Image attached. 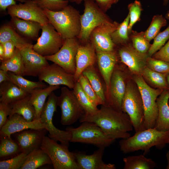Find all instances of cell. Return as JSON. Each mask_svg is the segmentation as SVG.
<instances>
[{
    "instance_id": "24",
    "label": "cell",
    "mask_w": 169,
    "mask_h": 169,
    "mask_svg": "<svg viewBox=\"0 0 169 169\" xmlns=\"http://www.w3.org/2000/svg\"><path fill=\"white\" fill-rule=\"evenodd\" d=\"M10 23L21 36L30 40H37L42 25L35 21L11 17Z\"/></svg>"
},
{
    "instance_id": "46",
    "label": "cell",
    "mask_w": 169,
    "mask_h": 169,
    "mask_svg": "<svg viewBox=\"0 0 169 169\" xmlns=\"http://www.w3.org/2000/svg\"><path fill=\"white\" fill-rule=\"evenodd\" d=\"M146 66L151 69L160 73L169 74V62L149 57Z\"/></svg>"
},
{
    "instance_id": "11",
    "label": "cell",
    "mask_w": 169,
    "mask_h": 169,
    "mask_svg": "<svg viewBox=\"0 0 169 169\" xmlns=\"http://www.w3.org/2000/svg\"><path fill=\"white\" fill-rule=\"evenodd\" d=\"M42 33L33 45V49L44 56L56 53L63 44L65 40L49 23L42 25Z\"/></svg>"
},
{
    "instance_id": "59",
    "label": "cell",
    "mask_w": 169,
    "mask_h": 169,
    "mask_svg": "<svg viewBox=\"0 0 169 169\" xmlns=\"http://www.w3.org/2000/svg\"><path fill=\"white\" fill-rule=\"evenodd\" d=\"M167 80L168 83V86L169 87V74H168V75L167 76Z\"/></svg>"
},
{
    "instance_id": "54",
    "label": "cell",
    "mask_w": 169,
    "mask_h": 169,
    "mask_svg": "<svg viewBox=\"0 0 169 169\" xmlns=\"http://www.w3.org/2000/svg\"><path fill=\"white\" fill-rule=\"evenodd\" d=\"M166 156L167 161V165L166 168V169H169V151H168L166 153Z\"/></svg>"
},
{
    "instance_id": "41",
    "label": "cell",
    "mask_w": 169,
    "mask_h": 169,
    "mask_svg": "<svg viewBox=\"0 0 169 169\" xmlns=\"http://www.w3.org/2000/svg\"><path fill=\"white\" fill-rule=\"evenodd\" d=\"M83 90L92 103L96 106L103 105L101 100L97 95L86 78L82 74L77 81Z\"/></svg>"
},
{
    "instance_id": "27",
    "label": "cell",
    "mask_w": 169,
    "mask_h": 169,
    "mask_svg": "<svg viewBox=\"0 0 169 169\" xmlns=\"http://www.w3.org/2000/svg\"><path fill=\"white\" fill-rule=\"evenodd\" d=\"M59 88L60 85H49L44 88L34 90L30 93V102L34 106L35 111L34 120L40 119L41 112L47 98L53 92Z\"/></svg>"
},
{
    "instance_id": "43",
    "label": "cell",
    "mask_w": 169,
    "mask_h": 169,
    "mask_svg": "<svg viewBox=\"0 0 169 169\" xmlns=\"http://www.w3.org/2000/svg\"><path fill=\"white\" fill-rule=\"evenodd\" d=\"M27 155L22 152L12 158L0 161V169H20L24 164Z\"/></svg>"
},
{
    "instance_id": "33",
    "label": "cell",
    "mask_w": 169,
    "mask_h": 169,
    "mask_svg": "<svg viewBox=\"0 0 169 169\" xmlns=\"http://www.w3.org/2000/svg\"><path fill=\"white\" fill-rule=\"evenodd\" d=\"M0 137L1 161L12 158L22 152L18 143L11 137L2 135Z\"/></svg>"
},
{
    "instance_id": "30",
    "label": "cell",
    "mask_w": 169,
    "mask_h": 169,
    "mask_svg": "<svg viewBox=\"0 0 169 169\" xmlns=\"http://www.w3.org/2000/svg\"><path fill=\"white\" fill-rule=\"evenodd\" d=\"M82 74L88 79L97 95L103 103V105H106V93L102 81L94 65L87 67L84 70Z\"/></svg>"
},
{
    "instance_id": "51",
    "label": "cell",
    "mask_w": 169,
    "mask_h": 169,
    "mask_svg": "<svg viewBox=\"0 0 169 169\" xmlns=\"http://www.w3.org/2000/svg\"><path fill=\"white\" fill-rule=\"evenodd\" d=\"M16 4L15 0H0V10L5 11L9 7Z\"/></svg>"
},
{
    "instance_id": "2",
    "label": "cell",
    "mask_w": 169,
    "mask_h": 169,
    "mask_svg": "<svg viewBox=\"0 0 169 169\" xmlns=\"http://www.w3.org/2000/svg\"><path fill=\"white\" fill-rule=\"evenodd\" d=\"M135 132L133 136L122 139L119 141L120 149L123 153L141 150L145 155L152 147L161 149L169 142V131H161L153 128Z\"/></svg>"
},
{
    "instance_id": "60",
    "label": "cell",
    "mask_w": 169,
    "mask_h": 169,
    "mask_svg": "<svg viewBox=\"0 0 169 169\" xmlns=\"http://www.w3.org/2000/svg\"><path fill=\"white\" fill-rule=\"evenodd\" d=\"M168 144L169 145V143H168Z\"/></svg>"
},
{
    "instance_id": "12",
    "label": "cell",
    "mask_w": 169,
    "mask_h": 169,
    "mask_svg": "<svg viewBox=\"0 0 169 169\" xmlns=\"http://www.w3.org/2000/svg\"><path fill=\"white\" fill-rule=\"evenodd\" d=\"M80 44L77 38L67 39L56 53L45 57L48 60L58 64L68 73L74 74L76 70V56Z\"/></svg>"
},
{
    "instance_id": "15",
    "label": "cell",
    "mask_w": 169,
    "mask_h": 169,
    "mask_svg": "<svg viewBox=\"0 0 169 169\" xmlns=\"http://www.w3.org/2000/svg\"><path fill=\"white\" fill-rule=\"evenodd\" d=\"M118 53L121 62L127 65L130 70L136 75H141L145 68L149 57L148 54L140 53L133 46L131 41L120 46Z\"/></svg>"
},
{
    "instance_id": "25",
    "label": "cell",
    "mask_w": 169,
    "mask_h": 169,
    "mask_svg": "<svg viewBox=\"0 0 169 169\" xmlns=\"http://www.w3.org/2000/svg\"><path fill=\"white\" fill-rule=\"evenodd\" d=\"M169 92L164 90L156 100L158 112L154 126L161 131H169Z\"/></svg>"
},
{
    "instance_id": "52",
    "label": "cell",
    "mask_w": 169,
    "mask_h": 169,
    "mask_svg": "<svg viewBox=\"0 0 169 169\" xmlns=\"http://www.w3.org/2000/svg\"><path fill=\"white\" fill-rule=\"evenodd\" d=\"M10 80L8 71L0 69V84Z\"/></svg>"
},
{
    "instance_id": "3",
    "label": "cell",
    "mask_w": 169,
    "mask_h": 169,
    "mask_svg": "<svg viewBox=\"0 0 169 169\" xmlns=\"http://www.w3.org/2000/svg\"><path fill=\"white\" fill-rule=\"evenodd\" d=\"M44 11L49 23L64 39L77 37L81 29L79 11L69 5L59 11Z\"/></svg>"
},
{
    "instance_id": "6",
    "label": "cell",
    "mask_w": 169,
    "mask_h": 169,
    "mask_svg": "<svg viewBox=\"0 0 169 169\" xmlns=\"http://www.w3.org/2000/svg\"><path fill=\"white\" fill-rule=\"evenodd\" d=\"M84 9L80 16L81 29L77 38L80 44L89 41L91 33L100 24L113 21L98 6L94 0H84Z\"/></svg>"
},
{
    "instance_id": "17",
    "label": "cell",
    "mask_w": 169,
    "mask_h": 169,
    "mask_svg": "<svg viewBox=\"0 0 169 169\" xmlns=\"http://www.w3.org/2000/svg\"><path fill=\"white\" fill-rule=\"evenodd\" d=\"M39 81L50 85H64L73 89L76 82L74 75L68 73L58 64L53 63L43 69L38 76Z\"/></svg>"
},
{
    "instance_id": "21",
    "label": "cell",
    "mask_w": 169,
    "mask_h": 169,
    "mask_svg": "<svg viewBox=\"0 0 169 169\" xmlns=\"http://www.w3.org/2000/svg\"><path fill=\"white\" fill-rule=\"evenodd\" d=\"M44 128L40 119L28 121L21 115L15 114L8 117L6 123L0 129V135L11 137L12 134L25 130Z\"/></svg>"
},
{
    "instance_id": "50",
    "label": "cell",
    "mask_w": 169,
    "mask_h": 169,
    "mask_svg": "<svg viewBox=\"0 0 169 169\" xmlns=\"http://www.w3.org/2000/svg\"><path fill=\"white\" fill-rule=\"evenodd\" d=\"M100 8L106 13L114 4L119 0H94Z\"/></svg>"
},
{
    "instance_id": "23",
    "label": "cell",
    "mask_w": 169,
    "mask_h": 169,
    "mask_svg": "<svg viewBox=\"0 0 169 169\" xmlns=\"http://www.w3.org/2000/svg\"><path fill=\"white\" fill-rule=\"evenodd\" d=\"M97 62L100 74L109 92L110 79L117 62L118 57L115 50L110 52H96Z\"/></svg>"
},
{
    "instance_id": "1",
    "label": "cell",
    "mask_w": 169,
    "mask_h": 169,
    "mask_svg": "<svg viewBox=\"0 0 169 169\" xmlns=\"http://www.w3.org/2000/svg\"><path fill=\"white\" fill-rule=\"evenodd\" d=\"M82 123H94L106 134L117 139H126L131 136L129 132L133 127L128 115L117 111L107 105H102L100 109L91 114H84L80 119Z\"/></svg>"
},
{
    "instance_id": "53",
    "label": "cell",
    "mask_w": 169,
    "mask_h": 169,
    "mask_svg": "<svg viewBox=\"0 0 169 169\" xmlns=\"http://www.w3.org/2000/svg\"><path fill=\"white\" fill-rule=\"evenodd\" d=\"M4 55V50L2 44L0 43V59L1 62L3 60Z\"/></svg>"
},
{
    "instance_id": "56",
    "label": "cell",
    "mask_w": 169,
    "mask_h": 169,
    "mask_svg": "<svg viewBox=\"0 0 169 169\" xmlns=\"http://www.w3.org/2000/svg\"><path fill=\"white\" fill-rule=\"evenodd\" d=\"M165 18L168 20H169V10L166 13L165 16Z\"/></svg>"
},
{
    "instance_id": "48",
    "label": "cell",
    "mask_w": 169,
    "mask_h": 169,
    "mask_svg": "<svg viewBox=\"0 0 169 169\" xmlns=\"http://www.w3.org/2000/svg\"><path fill=\"white\" fill-rule=\"evenodd\" d=\"M154 58L169 62V39L157 52L153 55Z\"/></svg>"
},
{
    "instance_id": "19",
    "label": "cell",
    "mask_w": 169,
    "mask_h": 169,
    "mask_svg": "<svg viewBox=\"0 0 169 169\" xmlns=\"http://www.w3.org/2000/svg\"><path fill=\"white\" fill-rule=\"evenodd\" d=\"M48 131L41 129H28L16 133V141L22 152L27 155L34 150L40 148Z\"/></svg>"
},
{
    "instance_id": "38",
    "label": "cell",
    "mask_w": 169,
    "mask_h": 169,
    "mask_svg": "<svg viewBox=\"0 0 169 169\" xmlns=\"http://www.w3.org/2000/svg\"><path fill=\"white\" fill-rule=\"evenodd\" d=\"M141 75L144 79L158 88L167 90V84L166 74L155 72L146 67L143 70Z\"/></svg>"
},
{
    "instance_id": "45",
    "label": "cell",
    "mask_w": 169,
    "mask_h": 169,
    "mask_svg": "<svg viewBox=\"0 0 169 169\" xmlns=\"http://www.w3.org/2000/svg\"><path fill=\"white\" fill-rule=\"evenodd\" d=\"M43 9L54 11L61 10L68 4V0H32Z\"/></svg>"
},
{
    "instance_id": "18",
    "label": "cell",
    "mask_w": 169,
    "mask_h": 169,
    "mask_svg": "<svg viewBox=\"0 0 169 169\" xmlns=\"http://www.w3.org/2000/svg\"><path fill=\"white\" fill-rule=\"evenodd\" d=\"M126 88L123 73L119 70H114L110 79V92L106 98V105L117 111H122V104Z\"/></svg>"
},
{
    "instance_id": "35",
    "label": "cell",
    "mask_w": 169,
    "mask_h": 169,
    "mask_svg": "<svg viewBox=\"0 0 169 169\" xmlns=\"http://www.w3.org/2000/svg\"><path fill=\"white\" fill-rule=\"evenodd\" d=\"M130 17L129 13L124 21L111 34V37L114 44L116 46L125 45L131 42L128 27Z\"/></svg>"
},
{
    "instance_id": "42",
    "label": "cell",
    "mask_w": 169,
    "mask_h": 169,
    "mask_svg": "<svg viewBox=\"0 0 169 169\" xmlns=\"http://www.w3.org/2000/svg\"><path fill=\"white\" fill-rule=\"evenodd\" d=\"M128 8L130 17L128 30L130 34L132 30L133 25L140 20L142 9L140 2L137 0L130 3L128 5Z\"/></svg>"
},
{
    "instance_id": "34",
    "label": "cell",
    "mask_w": 169,
    "mask_h": 169,
    "mask_svg": "<svg viewBox=\"0 0 169 169\" xmlns=\"http://www.w3.org/2000/svg\"><path fill=\"white\" fill-rule=\"evenodd\" d=\"M0 69L23 76L24 68L22 56L19 49L16 48L12 57L1 62Z\"/></svg>"
},
{
    "instance_id": "10",
    "label": "cell",
    "mask_w": 169,
    "mask_h": 169,
    "mask_svg": "<svg viewBox=\"0 0 169 169\" xmlns=\"http://www.w3.org/2000/svg\"><path fill=\"white\" fill-rule=\"evenodd\" d=\"M58 106L61 111V124L70 125L79 120L84 111L78 101L73 91L66 87L61 88L58 97Z\"/></svg>"
},
{
    "instance_id": "16",
    "label": "cell",
    "mask_w": 169,
    "mask_h": 169,
    "mask_svg": "<svg viewBox=\"0 0 169 169\" xmlns=\"http://www.w3.org/2000/svg\"><path fill=\"white\" fill-rule=\"evenodd\" d=\"M32 43L19 49L24 68L23 76H37L49 64L45 57L36 52Z\"/></svg>"
},
{
    "instance_id": "37",
    "label": "cell",
    "mask_w": 169,
    "mask_h": 169,
    "mask_svg": "<svg viewBox=\"0 0 169 169\" xmlns=\"http://www.w3.org/2000/svg\"><path fill=\"white\" fill-rule=\"evenodd\" d=\"M73 90L78 101L84 110L85 114H92L98 109L84 93L78 81L76 82Z\"/></svg>"
},
{
    "instance_id": "49",
    "label": "cell",
    "mask_w": 169,
    "mask_h": 169,
    "mask_svg": "<svg viewBox=\"0 0 169 169\" xmlns=\"http://www.w3.org/2000/svg\"><path fill=\"white\" fill-rule=\"evenodd\" d=\"M1 44L3 46L4 50V55L3 61H4L9 59L13 56L14 54L16 47L14 43L11 41H7Z\"/></svg>"
},
{
    "instance_id": "32",
    "label": "cell",
    "mask_w": 169,
    "mask_h": 169,
    "mask_svg": "<svg viewBox=\"0 0 169 169\" xmlns=\"http://www.w3.org/2000/svg\"><path fill=\"white\" fill-rule=\"evenodd\" d=\"M124 169H153L156 163L145 155H139L128 156L123 159Z\"/></svg>"
},
{
    "instance_id": "14",
    "label": "cell",
    "mask_w": 169,
    "mask_h": 169,
    "mask_svg": "<svg viewBox=\"0 0 169 169\" xmlns=\"http://www.w3.org/2000/svg\"><path fill=\"white\" fill-rule=\"evenodd\" d=\"M7 9V13L11 17L36 22L41 25L49 23L44 10L32 0L11 6Z\"/></svg>"
},
{
    "instance_id": "20",
    "label": "cell",
    "mask_w": 169,
    "mask_h": 169,
    "mask_svg": "<svg viewBox=\"0 0 169 169\" xmlns=\"http://www.w3.org/2000/svg\"><path fill=\"white\" fill-rule=\"evenodd\" d=\"M104 149L99 148L91 155L77 151L73 152L80 169H115L114 164H106L103 161Z\"/></svg>"
},
{
    "instance_id": "9",
    "label": "cell",
    "mask_w": 169,
    "mask_h": 169,
    "mask_svg": "<svg viewBox=\"0 0 169 169\" xmlns=\"http://www.w3.org/2000/svg\"><path fill=\"white\" fill-rule=\"evenodd\" d=\"M58 97L54 91L49 95L41 112L40 120L44 128L49 132V137L69 147L71 138L70 133L66 130L59 129L53 122V116L58 106Z\"/></svg>"
},
{
    "instance_id": "7",
    "label": "cell",
    "mask_w": 169,
    "mask_h": 169,
    "mask_svg": "<svg viewBox=\"0 0 169 169\" xmlns=\"http://www.w3.org/2000/svg\"><path fill=\"white\" fill-rule=\"evenodd\" d=\"M129 116L135 132L143 130L144 114L142 101L138 89L131 81L126 85L121 106Z\"/></svg>"
},
{
    "instance_id": "44",
    "label": "cell",
    "mask_w": 169,
    "mask_h": 169,
    "mask_svg": "<svg viewBox=\"0 0 169 169\" xmlns=\"http://www.w3.org/2000/svg\"><path fill=\"white\" fill-rule=\"evenodd\" d=\"M154 39L148 52V54L150 57L159 51L169 39V25L164 30L159 33Z\"/></svg>"
},
{
    "instance_id": "31",
    "label": "cell",
    "mask_w": 169,
    "mask_h": 169,
    "mask_svg": "<svg viewBox=\"0 0 169 169\" xmlns=\"http://www.w3.org/2000/svg\"><path fill=\"white\" fill-rule=\"evenodd\" d=\"M47 164H52L48 155L40 148L35 150L28 154L20 169H36Z\"/></svg>"
},
{
    "instance_id": "28",
    "label": "cell",
    "mask_w": 169,
    "mask_h": 169,
    "mask_svg": "<svg viewBox=\"0 0 169 169\" xmlns=\"http://www.w3.org/2000/svg\"><path fill=\"white\" fill-rule=\"evenodd\" d=\"M30 94L25 98L9 104L11 110L9 116L17 114L22 116L28 121L33 120L35 111L30 101Z\"/></svg>"
},
{
    "instance_id": "55",
    "label": "cell",
    "mask_w": 169,
    "mask_h": 169,
    "mask_svg": "<svg viewBox=\"0 0 169 169\" xmlns=\"http://www.w3.org/2000/svg\"><path fill=\"white\" fill-rule=\"evenodd\" d=\"M71 3H75L77 4H80L84 0H68Z\"/></svg>"
},
{
    "instance_id": "47",
    "label": "cell",
    "mask_w": 169,
    "mask_h": 169,
    "mask_svg": "<svg viewBox=\"0 0 169 169\" xmlns=\"http://www.w3.org/2000/svg\"><path fill=\"white\" fill-rule=\"evenodd\" d=\"M11 110L9 104L0 102V129L7 122Z\"/></svg>"
},
{
    "instance_id": "4",
    "label": "cell",
    "mask_w": 169,
    "mask_h": 169,
    "mask_svg": "<svg viewBox=\"0 0 169 169\" xmlns=\"http://www.w3.org/2000/svg\"><path fill=\"white\" fill-rule=\"evenodd\" d=\"M71 134L70 142L92 144L98 148L108 147L116 139L105 133L95 124L88 121L82 122L78 127H67Z\"/></svg>"
},
{
    "instance_id": "26",
    "label": "cell",
    "mask_w": 169,
    "mask_h": 169,
    "mask_svg": "<svg viewBox=\"0 0 169 169\" xmlns=\"http://www.w3.org/2000/svg\"><path fill=\"white\" fill-rule=\"evenodd\" d=\"M29 94L11 80L0 85V102L10 104L26 97Z\"/></svg>"
},
{
    "instance_id": "57",
    "label": "cell",
    "mask_w": 169,
    "mask_h": 169,
    "mask_svg": "<svg viewBox=\"0 0 169 169\" xmlns=\"http://www.w3.org/2000/svg\"><path fill=\"white\" fill-rule=\"evenodd\" d=\"M169 0H163V5L164 6H166L168 3Z\"/></svg>"
},
{
    "instance_id": "5",
    "label": "cell",
    "mask_w": 169,
    "mask_h": 169,
    "mask_svg": "<svg viewBox=\"0 0 169 169\" xmlns=\"http://www.w3.org/2000/svg\"><path fill=\"white\" fill-rule=\"evenodd\" d=\"M134 80L143 104L144 114L143 130L154 128L158 112L156 100L164 90L151 88L141 75H136Z\"/></svg>"
},
{
    "instance_id": "29",
    "label": "cell",
    "mask_w": 169,
    "mask_h": 169,
    "mask_svg": "<svg viewBox=\"0 0 169 169\" xmlns=\"http://www.w3.org/2000/svg\"><path fill=\"white\" fill-rule=\"evenodd\" d=\"M7 41L13 42L16 48L18 49L32 43L31 40L20 35L10 23L2 25L0 28V43Z\"/></svg>"
},
{
    "instance_id": "40",
    "label": "cell",
    "mask_w": 169,
    "mask_h": 169,
    "mask_svg": "<svg viewBox=\"0 0 169 169\" xmlns=\"http://www.w3.org/2000/svg\"><path fill=\"white\" fill-rule=\"evenodd\" d=\"M167 23L166 19L162 15H154L149 27L144 32L146 38L150 42L154 39L161 28L166 26Z\"/></svg>"
},
{
    "instance_id": "36",
    "label": "cell",
    "mask_w": 169,
    "mask_h": 169,
    "mask_svg": "<svg viewBox=\"0 0 169 169\" xmlns=\"http://www.w3.org/2000/svg\"><path fill=\"white\" fill-rule=\"evenodd\" d=\"M10 80L21 89L29 94L33 90L44 88L47 85L42 81H33L28 80L20 75L8 72Z\"/></svg>"
},
{
    "instance_id": "13",
    "label": "cell",
    "mask_w": 169,
    "mask_h": 169,
    "mask_svg": "<svg viewBox=\"0 0 169 169\" xmlns=\"http://www.w3.org/2000/svg\"><path fill=\"white\" fill-rule=\"evenodd\" d=\"M119 23L116 21L102 24L94 28L90 33L89 41L94 47L96 52H110L117 46L113 42L111 33Z\"/></svg>"
},
{
    "instance_id": "58",
    "label": "cell",
    "mask_w": 169,
    "mask_h": 169,
    "mask_svg": "<svg viewBox=\"0 0 169 169\" xmlns=\"http://www.w3.org/2000/svg\"><path fill=\"white\" fill-rule=\"evenodd\" d=\"M16 1H18L21 3H24L27 0H15Z\"/></svg>"
},
{
    "instance_id": "8",
    "label": "cell",
    "mask_w": 169,
    "mask_h": 169,
    "mask_svg": "<svg viewBox=\"0 0 169 169\" xmlns=\"http://www.w3.org/2000/svg\"><path fill=\"white\" fill-rule=\"evenodd\" d=\"M68 148L45 136L40 148L49 156L54 169H80Z\"/></svg>"
},
{
    "instance_id": "39",
    "label": "cell",
    "mask_w": 169,
    "mask_h": 169,
    "mask_svg": "<svg viewBox=\"0 0 169 169\" xmlns=\"http://www.w3.org/2000/svg\"><path fill=\"white\" fill-rule=\"evenodd\" d=\"M129 37L133 47L139 52L148 54L151 44L146 38L144 32H137L132 30Z\"/></svg>"
},
{
    "instance_id": "22",
    "label": "cell",
    "mask_w": 169,
    "mask_h": 169,
    "mask_svg": "<svg viewBox=\"0 0 169 169\" xmlns=\"http://www.w3.org/2000/svg\"><path fill=\"white\" fill-rule=\"evenodd\" d=\"M96 61V52L90 42L80 43L75 58L76 70L74 75L76 82L84 69L94 65Z\"/></svg>"
}]
</instances>
